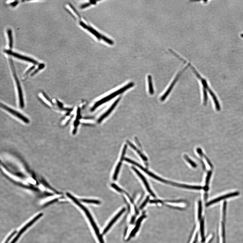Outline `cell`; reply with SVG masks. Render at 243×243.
<instances>
[{
  "mask_svg": "<svg viewBox=\"0 0 243 243\" xmlns=\"http://www.w3.org/2000/svg\"><path fill=\"white\" fill-rule=\"evenodd\" d=\"M189 67L190 68L191 71L193 72V73L195 74V75L197 78L199 79L202 83V84L203 86V99H204V103L205 105L207 103V93L206 90H207L209 92L210 94L213 98V99L214 100V102L215 105H216L219 103L218 101H217L216 98V97L214 93H213V91L211 90V89L209 87L208 85L207 82L206 80L204 79L203 78H202L200 75L197 71L195 68L192 65H191L190 63L188 64Z\"/></svg>",
  "mask_w": 243,
  "mask_h": 243,
  "instance_id": "cell-1",
  "label": "cell"
},
{
  "mask_svg": "<svg viewBox=\"0 0 243 243\" xmlns=\"http://www.w3.org/2000/svg\"><path fill=\"white\" fill-rule=\"evenodd\" d=\"M66 194L68 197L70 199H71L78 206H79L84 211L87 217H88L89 221H90L91 225L92 226L93 228L95 230L96 235L98 237V239L100 243H104L102 236L101 235V234H100L99 229H98L92 217L91 216L90 213H89L88 210L87 209L86 207H85L84 206H83L82 204H81L76 198H74L73 196L71 195L70 194L67 193Z\"/></svg>",
  "mask_w": 243,
  "mask_h": 243,
  "instance_id": "cell-2",
  "label": "cell"
},
{
  "mask_svg": "<svg viewBox=\"0 0 243 243\" xmlns=\"http://www.w3.org/2000/svg\"><path fill=\"white\" fill-rule=\"evenodd\" d=\"M80 24L84 29H86L87 30L92 34L98 40H103L104 41L108 44L110 45H113L114 44V42L112 41V40L109 39L106 36L102 35V34L99 33L98 31L96 30L93 28L92 27L89 26V25L86 24V23L83 22L81 20L80 21Z\"/></svg>",
  "mask_w": 243,
  "mask_h": 243,
  "instance_id": "cell-3",
  "label": "cell"
},
{
  "mask_svg": "<svg viewBox=\"0 0 243 243\" xmlns=\"http://www.w3.org/2000/svg\"><path fill=\"white\" fill-rule=\"evenodd\" d=\"M9 61L10 66H11L13 73V76L15 78V81L16 83L17 89L19 100H20V106L21 108H23L24 107V104L22 89H21L20 82H19L18 78L17 77L15 71L13 61L12 59L11 58L9 59Z\"/></svg>",
  "mask_w": 243,
  "mask_h": 243,
  "instance_id": "cell-4",
  "label": "cell"
},
{
  "mask_svg": "<svg viewBox=\"0 0 243 243\" xmlns=\"http://www.w3.org/2000/svg\"><path fill=\"white\" fill-rule=\"evenodd\" d=\"M133 83H131V84L128 85V86H127L126 87H125V88L121 89L119 90L115 91L114 93H112L108 96H107L106 98H103V99H101V101H98L96 102V103L94 104V106L92 108L93 110H95V108L99 106L101 104L104 103V102L108 101L109 100L111 99L112 98L118 95L119 94L122 92V91H125L126 89L127 88H131V87L133 86Z\"/></svg>",
  "mask_w": 243,
  "mask_h": 243,
  "instance_id": "cell-5",
  "label": "cell"
},
{
  "mask_svg": "<svg viewBox=\"0 0 243 243\" xmlns=\"http://www.w3.org/2000/svg\"><path fill=\"white\" fill-rule=\"evenodd\" d=\"M43 214L42 213H40V214L37 215V216L35 217V218L32 219V220L27 224L25 225V226L23 227L20 230V231L18 232V233L17 234L15 237L14 239L13 240L12 242H10V243H15L18 240V239L20 238L21 235H22V234L24 233V232L26 231V230L29 227L31 226L32 225H33V224L35 223L36 221H37L38 219L40 218V217H41L43 216Z\"/></svg>",
  "mask_w": 243,
  "mask_h": 243,
  "instance_id": "cell-6",
  "label": "cell"
},
{
  "mask_svg": "<svg viewBox=\"0 0 243 243\" xmlns=\"http://www.w3.org/2000/svg\"><path fill=\"white\" fill-rule=\"evenodd\" d=\"M1 107L4 109L7 112H9L10 114L14 115L17 118L20 119L25 123H29V120L26 117H25L23 115L21 114L20 112L17 111L13 109L8 107L6 105L3 104L1 103Z\"/></svg>",
  "mask_w": 243,
  "mask_h": 243,
  "instance_id": "cell-7",
  "label": "cell"
},
{
  "mask_svg": "<svg viewBox=\"0 0 243 243\" xmlns=\"http://www.w3.org/2000/svg\"><path fill=\"white\" fill-rule=\"evenodd\" d=\"M188 67H189L187 65L186 67H185L184 68V69H183L182 71H180V72H179L178 74L177 75L175 78L173 82H172V84L169 87V88H168V90L166 91V92L161 97V100L162 101H165V100L166 98H167L168 96L169 95L170 91H171L172 90V89L173 88L174 85H175L176 83L177 82V81H178L179 78H180V76L182 75L183 72H184L185 70H186L187 68H188Z\"/></svg>",
  "mask_w": 243,
  "mask_h": 243,
  "instance_id": "cell-8",
  "label": "cell"
},
{
  "mask_svg": "<svg viewBox=\"0 0 243 243\" xmlns=\"http://www.w3.org/2000/svg\"><path fill=\"white\" fill-rule=\"evenodd\" d=\"M5 52L7 53L8 54L10 55L13 56L15 57H16L17 58L22 59V60L29 62L34 64L37 65L38 63L37 61L34 60V59H32L29 57H27L23 56V55H20L17 54V53L13 52L12 51L10 50H5Z\"/></svg>",
  "mask_w": 243,
  "mask_h": 243,
  "instance_id": "cell-9",
  "label": "cell"
},
{
  "mask_svg": "<svg viewBox=\"0 0 243 243\" xmlns=\"http://www.w3.org/2000/svg\"><path fill=\"white\" fill-rule=\"evenodd\" d=\"M134 165H135L136 166H137V167H139L140 168V169H141L142 170H143V171H144L146 173L148 174L151 177H152L160 181V182H161L163 183H168V184H169L172 185H173L174 183L168 182V181L167 180L163 179H161L160 177H159L156 176L154 174L152 173V172H149V171H148V170H147L146 169H145V168L144 167H143L142 166L139 165V164L136 163V162H135V163H134Z\"/></svg>",
  "mask_w": 243,
  "mask_h": 243,
  "instance_id": "cell-10",
  "label": "cell"
},
{
  "mask_svg": "<svg viewBox=\"0 0 243 243\" xmlns=\"http://www.w3.org/2000/svg\"><path fill=\"white\" fill-rule=\"evenodd\" d=\"M239 195V193L236 192L231 193L228 194L226 195H225L221 196L220 197H219L218 198H216V199L213 200L212 201L208 202V203L206 204V206H210L211 205L216 203V202L220 201H221V200L223 199H227V198H228L231 197H234V196H238Z\"/></svg>",
  "mask_w": 243,
  "mask_h": 243,
  "instance_id": "cell-11",
  "label": "cell"
},
{
  "mask_svg": "<svg viewBox=\"0 0 243 243\" xmlns=\"http://www.w3.org/2000/svg\"><path fill=\"white\" fill-rule=\"evenodd\" d=\"M125 210L126 209L125 208H123V209L121 210L120 212L117 214L116 216H115L114 218L112 219V221H111L110 222L108 223V225L105 228L104 230L103 233V234H105L107 233V232L110 229V228L112 227L113 225L115 222H116V221L117 220V219H118L119 217L121 215L125 212Z\"/></svg>",
  "mask_w": 243,
  "mask_h": 243,
  "instance_id": "cell-12",
  "label": "cell"
},
{
  "mask_svg": "<svg viewBox=\"0 0 243 243\" xmlns=\"http://www.w3.org/2000/svg\"><path fill=\"white\" fill-rule=\"evenodd\" d=\"M132 169H133V170L135 171L136 174L138 175L141 178L143 182H144V185L145 186L147 190V191L149 192V193L150 194L152 195L153 197H155V195L153 193V192L151 190L150 187H149V185L148 184L146 180V179L145 178V177L142 175L140 173V172L138 171V170L135 169V168L133 167L132 168Z\"/></svg>",
  "mask_w": 243,
  "mask_h": 243,
  "instance_id": "cell-13",
  "label": "cell"
},
{
  "mask_svg": "<svg viewBox=\"0 0 243 243\" xmlns=\"http://www.w3.org/2000/svg\"><path fill=\"white\" fill-rule=\"evenodd\" d=\"M148 82L149 86V93L151 95L154 94V91L153 88L152 78L150 75L148 76Z\"/></svg>",
  "mask_w": 243,
  "mask_h": 243,
  "instance_id": "cell-14",
  "label": "cell"
},
{
  "mask_svg": "<svg viewBox=\"0 0 243 243\" xmlns=\"http://www.w3.org/2000/svg\"><path fill=\"white\" fill-rule=\"evenodd\" d=\"M128 144L131 148H133L134 149V150L136 151V152L138 153V154H139L140 156L141 157L143 160H144L145 161H147V158L140 151L138 150L137 148L135 147L132 144L131 142H128Z\"/></svg>",
  "mask_w": 243,
  "mask_h": 243,
  "instance_id": "cell-15",
  "label": "cell"
},
{
  "mask_svg": "<svg viewBox=\"0 0 243 243\" xmlns=\"http://www.w3.org/2000/svg\"><path fill=\"white\" fill-rule=\"evenodd\" d=\"M7 34L8 37V39H9V47L10 49H11L13 47V38L12 35V31L10 29H8L7 31Z\"/></svg>",
  "mask_w": 243,
  "mask_h": 243,
  "instance_id": "cell-16",
  "label": "cell"
},
{
  "mask_svg": "<svg viewBox=\"0 0 243 243\" xmlns=\"http://www.w3.org/2000/svg\"><path fill=\"white\" fill-rule=\"evenodd\" d=\"M122 165L121 161L119 162L118 165H117L116 170H115V173L113 176V179L115 180H116L117 177H118V174L119 170L120 169V168Z\"/></svg>",
  "mask_w": 243,
  "mask_h": 243,
  "instance_id": "cell-17",
  "label": "cell"
},
{
  "mask_svg": "<svg viewBox=\"0 0 243 243\" xmlns=\"http://www.w3.org/2000/svg\"><path fill=\"white\" fill-rule=\"evenodd\" d=\"M98 1H89V2H88V3L83 4V5H81L80 6V8L82 9V8H84L88 7H89V6H90L91 5H95V4Z\"/></svg>",
  "mask_w": 243,
  "mask_h": 243,
  "instance_id": "cell-18",
  "label": "cell"
},
{
  "mask_svg": "<svg viewBox=\"0 0 243 243\" xmlns=\"http://www.w3.org/2000/svg\"><path fill=\"white\" fill-rule=\"evenodd\" d=\"M81 201L87 203H91L96 204H101V202L98 201V200L83 199L81 200Z\"/></svg>",
  "mask_w": 243,
  "mask_h": 243,
  "instance_id": "cell-19",
  "label": "cell"
},
{
  "mask_svg": "<svg viewBox=\"0 0 243 243\" xmlns=\"http://www.w3.org/2000/svg\"><path fill=\"white\" fill-rule=\"evenodd\" d=\"M212 172H209V173L208 174L207 176V177L206 182V186L204 188L205 190L206 191H208V185L209 183V180L210 179V178L211 176V175H212Z\"/></svg>",
  "mask_w": 243,
  "mask_h": 243,
  "instance_id": "cell-20",
  "label": "cell"
},
{
  "mask_svg": "<svg viewBox=\"0 0 243 243\" xmlns=\"http://www.w3.org/2000/svg\"><path fill=\"white\" fill-rule=\"evenodd\" d=\"M45 66V65L44 64H40L39 65V66H38V68L37 69H36L35 71H34L31 74V76H32L33 75H35L36 73H37V72L39 71L40 70H41L44 68Z\"/></svg>",
  "mask_w": 243,
  "mask_h": 243,
  "instance_id": "cell-21",
  "label": "cell"
},
{
  "mask_svg": "<svg viewBox=\"0 0 243 243\" xmlns=\"http://www.w3.org/2000/svg\"><path fill=\"white\" fill-rule=\"evenodd\" d=\"M127 148V146L126 145H125L123 149L122 154L121 158V161H122L124 159V157L125 154L126 152Z\"/></svg>",
  "mask_w": 243,
  "mask_h": 243,
  "instance_id": "cell-22",
  "label": "cell"
},
{
  "mask_svg": "<svg viewBox=\"0 0 243 243\" xmlns=\"http://www.w3.org/2000/svg\"><path fill=\"white\" fill-rule=\"evenodd\" d=\"M185 159L187 160V161H188L189 163L191 164V165L193 166V167H197V165H196V164L194 163L193 161L191 160L187 156H185Z\"/></svg>",
  "mask_w": 243,
  "mask_h": 243,
  "instance_id": "cell-23",
  "label": "cell"
},
{
  "mask_svg": "<svg viewBox=\"0 0 243 243\" xmlns=\"http://www.w3.org/2000/svg\"><path fill=\"white\" fill-rule=\"evenodd\" d=\"M16 232L17 231H16L13 232V233L11 234H10V236L8 237V238L7 239V240H6V241L5 242V243H8V242H9L10 240H11V239L15 235V234H16Z\"/></svg>",
  "mask_w": 243,
  "mask_h": 243,
  "instance_id": "cell-24",
  "label": "cell"
},
{
  "mask_svg": "<svg viewBox=\"0 0 243 243\" xmlns=\"http://www.w3.org/2000/svg\"><path fill=\"white\" fill-rule=\"evenodd\" d=\"M111 186L113 188L115 189L117 191L119 192L122 193L123 192V190L122 189H121L120 188H119V187L117 186V185L115 184H112L111 185Z\"/></svg>",
  "mask_w": 243,
  "mask_h": 243,
  "instance_id": "cell-25",
  "label": "cell"
},
{
  "mask_svg": "<svg viewBox=\"0 0 243 243\" xmlns=\"http://www.w3.org/2000/svg\"><path fill=\"white\" fill-rule=\"evenodd\" d=\"M202 212V204L201 202L200 201L199 204V209H198V217L200 218L201 216Z\"/></svg>",
  "mask_w": 243,
  "mask_h": 243,
  "instance_id": "cell-26",
  "label": "cell"
},
{
  "mask_svg": "<svg viewBox=\"0 0 243 243\" xmlns=\"http://www.w3.org/2000/svg\"><path fill=\"white\" fill-rule=\"evenodd\" d=\"M35 68V66H32L26 72V73H25V75H27L29 73V72L31 71L32 70H33L34 69V68Z\"/></svg>",
  "mask_w": 243,
  "mask_h": 243,
  "instance_id": "cell-27",
  "label": "cell"
},
{
  "mask_svg": "<svg viewBox=\"0 0 243 243\" xmlns=\"http://www.w3.org/2000/svg\"><path fill=\"white\" fill-rule=\"evenodd\" d=\"M170 204L171 205L174 206H178V207H183L184 206V205H183V204H171L170 203Z\"/></svg>",
  "mask_w": 243,
  "mask_h": 243,
  "instance_id": "cell-28",
  "label": "cell"
},
{
  "mask_svg": "<svg viewBox=\"0 0 243 243\" xmlns=\"http://www.w3.org/2000/svg\"><path fill=\"white\" fill-rule=\"evenodd\" d=\"M196 231H195L194 232L193 235L192 236V237L191 239L190 242V243H193V242L194 240L195 239L196 237Z\"/></svg>",
  "mask_w": 243,
  "mask_h": 243,
  "instance_id": "cell-29",
  "label": "cell"
},
{
  "mask_svg": "<svg viewBox=\"0 0 243 243\" xmlns=\"http://www.w3.org/2000/svg\"><path fill=\"white\" fill-rule=\"evenodd\" d=\"M203 224V223H202L201 225V235L202 237V238H203L204 236Z\"/></svg>",
  "mask_w": 243,
  "mask_h": 243,
  "instance_id": "cell-30",
  "label": "cell"
},
{
  "mask_svg": "<svg viewBox=\"0 0 243 243\" xmlns=\"http://www.w3.org/2000/svg\"><path fill=\"white\" fill-rule=\"evenodd\" d=\"M148 200L149 197H148L147 198V199L145 200V201L143 202V204L142 205L141 207H140V208H142L144 207L145 205V204H146L147 202V201H148Z\"/></svg>",
  "mask_w": 243,
  "mask_h": 243,
  "instance_id": "cell-31",
  "label": "cell"
},
{
  "mask_svg": "<svg viewBox=\"0 0 243 243\" xmlns=\"http://www.w3.org/2000/svg\"><path fill=\"white\" fill-rule=\"evenodd\" d=\"M18 3V1H15L14 2H13V3H12L11 4V5L13 6V7H14L16 5H17V4Z\"/></svg>",
  "mask_w": 243,
  "mask_h": 243,
  "instance_id": "cell-32",
  "label": "cell"
},
{
  "mask_svg": "<svg viewBox=\"0 0 243 243\" xmlns=\"http://www.w3.org/2000/svg\"><path fill=\"white\" fill-rule=\"evenodd\" d=\"M241 37L243 38V34H241Z\"/></svg>",
  "mask_w": 243,
  "mask_h": 243,
  "instance_id": "cell-33",
  "label": "cell"
}]
</instances>
